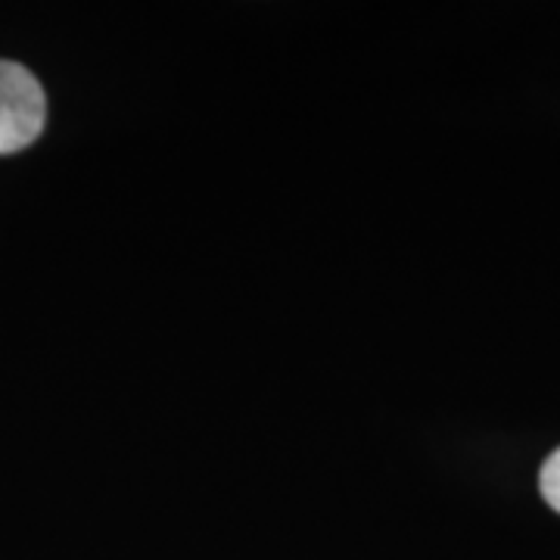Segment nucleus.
I'll return each instance as SVG.
<instances>
[{
    "instance_id": "nucleus-1",
    "label": "nucleus",
    "mask_w": 560,
    "mask_h": 560,
    "mask_svg": "<svg viewBox=\"0 0 560 560\" xmlns=\"http://www.w3.org/2000/svg\"><path fill=\"white\" fill-rule=\"evenodd\" d=\"M47 97L38 79L20 62L0 60V156L32 147L44 131Z\"/></svg>"
},
{
    "instance_id": "nucleus-2",
    "label": "nucleus",
    "mask_w": 560,
    "mask_h": 560,
    "mask_svg": "<svg viewBox=\"0 0 560 560\" xmlns=\"http://www.w3.org/2000/svg\"><path fill=\"white\" fill-rule=\"evenodd\" d=\"M541 499L548 501L555 511L560 514V448L551 455V458L545 460V467H541Z\"/></svg>"
}]
</instances>
